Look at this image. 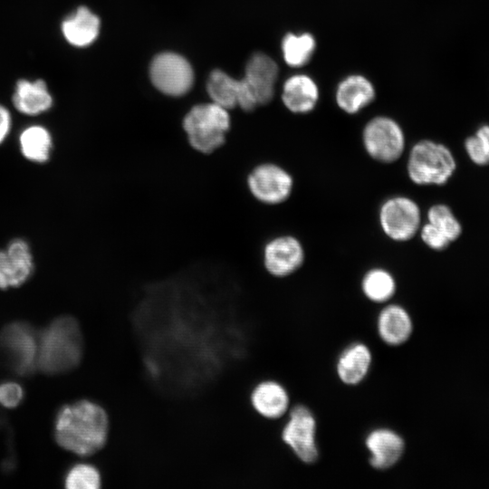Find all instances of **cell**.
<instances>
[{"label":"cell","instance_id":"cell-19","mask_svg":"<svg viewBox=\"0 0 489 489\" xmlns=\"http://www.w3.org/2000/svg\"><path fill=\"white\" fill-rule=\"evenodd\" d=\"M12 101L16 110L27 116H36L48 111L53 104L47 84L42 79L17 81Z\"/></svg>","mask_w":489,"mask_h":489},{"label":"cell","instance_id":"cell-32","mask_svg":"<svg viewBox=\"0 0 489 489\" xmlns=\"http://www.w3.org/2000/svg\"><path fill=\"white\" fill-rule=\"evenodd\" d=\"M475 135L478 139L482 149L489 159V125L484 124L480 126Z\"/></svg>","mask_w":489,"mask_h":489},{"label":"cell","instance_id":"cell-24","mask_svg":"<svg viewBox=\"0 0 489 489\" xmlns=\"http://www.w3.org/2000/svg\"><path fill=\"white\" fill-rule=\"evenodd\" d=\"M283 57L287 65L298 68L305 65L312 59L316 41L310 33H288L282 40Z\"/></svg>","mask_w":489,"mask_h":489},{"label":"cell","instance_id":"cell-2","mask_svg":"<svg viewBox=\"0 0 489 489\" xmlns=\"http://www.w3.org/2000/svg\"><path fill=\"white\" fill-rule=\"evenodd\" d=\"M82 353L81 328L71 316L57 318L38 335L36 365L44 373L72 370L80 364Z\"/></svg>","mask_w":489,"mask_h":489},{"label":"cell","instance_id":"cell-11","mask_svg":"<svg viewBox=\"0 0 489 489\" xmlns=\"http://www.w3.org/2000/svg\"><path fill=\"white\" fill-rule=\"evenodd\" d=\"M305 262V249L292 235H280L268 240L263 249V264L273 277L284 278L296 273Z\"/></svg>","mask_w":489,"mask_h":489},{"label":"cell","instance_id":"cell-7","mask_svg":"<svg viewBox=\"0 0 489 489\" xmlns=\"http://www.w3.org/2000/svg\"><path fill=\"white\" fill-rule=\"evenodd\" d=\"M246 185L252 197L258 202L266 206H277L291 197L294 179L281 165L264 162L251 169L246 177Z\"/></svg>","mask_w":489,"mask_h":489},{"label":"cell","instance_id":"cell-13","mask_svg":"<svg viewBox=\"0 0 489 489\" xmlns=\"http://www.w3.org/2000/svg\"><path fill=\"white\" fill-rule=\"evenodd\" d=\"M278 71L275 61L265 53H254L248 60L243 79L258 106L264 105L273 99Z\"/></svg>","mask_w":489,"mask_h":489},{"label":"cell","instance_id":"cell-3","mask_svg":"<svg viewBox=\"0 0 489 489\" xmlns=\"http://www.w3.org/2000/svg\"><path fill=\"white\" fill-rule=\"evenodd\" d=\"M182 126L190 147L208 155L225 144L231 118L228 110L214 102L197 104L185 115Z\"/></svg>","mask_w":489,"mask_h":489},{"label":"cell","instance_id":"cell-31","mask_svg":"<svg viewBox=\"0 0 489 489\" xmlns=\"http://www.w3.org/2000/svg\"><path fill=\"white\" fill-rule=\"evenodd\" d=\"M12 126V118L9 110L0 104V145L7 138Z\"/></svg>","mask_w":489,"mask_h":489},{"label":"cell","instance_id":"cell-27","mask_svg":"<svg viewBox=\"0 0 489 489\" xmlns=\"http://www.w3.org/2000/svg\"><path fill=\"white\" fill-rule=\"evenodd\" d=\"M64 482L68 489H100L102 477L97 467L82 463L73 465L68 471Z\"/></svg>","mask_w":489,"mask_h":489},{"label":"cell","instance_id":"cell-22","mask_svg":"<svg viewBox=\"0 0 489 489\" xmlns=\"http://www.w3.org/2000/svg\"><path fill=\"white\" fill-rule=\"evenodd\" d=\"M22 156L32 163L44 164L50 160L53 148L51 132L42 125L24 128L18 138Z\"/></svg>","mask_w":489,"mask_h":489},{"label":"cell","instance_id":"cell-14","mask_svg":"<svg viewBox=\"0 0 489 489\" xmlns=\"http://www.w3.org/2000/svg\"><path fill=\"white\" fill-rule=\"evenodd\" d=\"M365 446L370 453L369 464L377 470L393 467L401 459L406 448L403 437L388 428H377L369 432Z\"/></svg>","mask_w":489,"mask_h":489},{"label":"cell","instance_id":"cell-4","mask_svg":"<svg viewBox=\"0 0 489 489\" xmlns=\"http://www.w3.org/2000/svg\"><path fill=\"white\" fill-rule=\"evenodd\" d=\"M407 175L417 186H443L456 169L455 158L448 147L432 140L417 141L407 158Z\"/></svg>","mask_w":489,"mask_h":489},{"label":"cell","instance_id":"cell-15","mask_svg":"<svg viewBox=\"0 0 489 489\" xmlns=\"http://www.w3.org/2000/svg\"><path fill=\"white\" fill-rule=\"evenodd\" d=\"M319 97L317 83L307 74H293L283 83L282 101L290 112L295 114L312 112L317 106Z\"/></svg>","mask_w":489,"mask_h":489},{"label":"cell","instance_id":"cell-12","mask_svg":"<svg viewBox=\"0 0 489 489\" xmlns=\"http://www.w3.org/2000/svg\"><path fill=\"white\" fill-rule=\"evenodd\" d=\"M34 270V256L27 241L14 238L0 250V289L24 284Z\"/></svg>","mask_w":489,"mask_h":489},{"label":"cell","instance_id":"cell-1","mask_svg":"<svg viewBox=\"0 0 489 489\" xmlns=\"http://www.w3.org/2000/svg\"><path fill=\"white\" fill-rule=\"evenodd\" d=\"M110 433L107 410L88 399L64 405L57 413L54 437L63 449L88 457L101 451Z\"/></svg>","mask_w":489,"mask_h":489},{"label":"cell","instance_id":"cell-25","mask_svg":"<svg viewBox=\"0 0 489 489\" xmlns=\"http://www.w3.org/2000/svg\"><path fill=\"white\" fill-rule=\"evenodd\" d=\"M240 89V80L234 79L220 70L211 72L206 84L212 102L226 110L238 105Z\"/></svg>","mask_w":489,"mask_h":489},{"label":"cell","instance_id":"cell-29","mask_svg":"<svg viewBox=\"0 0 489 489\" xmlns=\"http://www.w3.org/2000/svg\"><path fill=\"white\" fill-rule=\"evenodd\" d=\"M22 387L15 382H5L0 385V403L6 408L16 407L23 399Z\"/></svg>","mask_w":489,"mask_h":489},{"label":"cell","instance_id":"cell-16","mask_svg":"<svg viewBox=\"0 0 489 489\" xmlns=\"http://www.w3.org/2000/svg\"><path fill=\"white\" fill-rule=\"evenodd\" d=\"M377 331L387 345L400 346L411 337L413 321L407 309L397 303H389L378 315Z\"/></svg>","mask_w":489,"mask_h":489},{"label":"cell","instance_id":"cell-6","mask_svg":"<svg viewBox=\"0 0 489 489\" xmlns=\"http://www.w3.org/2000/svg\"><path fill=\"white\" fill-rule=\"evenodd\" d=\"M379 224L383 234L397 243L414 238L421 226V210L418 204L405 195L386 198L379 208Z\"/></svg>","mask_w":489,"mask_h":489},{"label":"cell","instance_id":"cell-30","mask_svg":"<svg viewBox=\"0 0 489 489\" xmlns=\"http://www.w3.org/2000/svg\"><path fill=\"white\" fill-rule=\"evenodd\" d=\"M465 149L473 163L478 166H486L489 164V159L475 135H472L465 139Z\"/></svg>","mask_w":489,"mask_h":489},{"label":"cell","instance_id":"cell-28","mask_svg":"<svg viewBox=\"0 0 489 489\" xmlns=\"http://www.w3.org/2000/svg\"><path fill=\"white\" fill-rule=\"evenodd\" d=\"M418 234L422 242L434 251H443L452 243L442 231L429 222L421 225Z\"/></svg>","mask_w":489,"mask_h":489},{"label":"cell","instance_id":"cell-20","mask_svg":"<svg viewBox=\"0 0 489 489\" xmlns=\"http://www.w3.org/2000/svg\"><path fill=\"white\" fill-rule=\"evenodd\" d=\"M371 362L372 354L369 348L362 342H355L340 353L336 364V372L342 383L355 386L365 379Z\"/></svg>","mask_w":489,"mask_h":489},{"label":"cell","instance_id":"cell-26","mask_svg":"<svg viewBox=\"0 0 489 489\" xmlns=\"http://www.w3.org/2000/svg\"><path fill=\"white\" fill-rule=\"evenodd\" d=\"M427 222L442 231L451 242L455 241L462 234V225L452 209L445 204L431 206L427 213Z\"/></svg>","mask_w":489,"mask_h":489},{"label":"cell","instance_id":"cell-5","mask_svg":"<svg viewBox=\"0 0 489 489\" xmlns=\"http://www.w3.org/2000/svg\"><path fill=\"white\" fill-rule=\"evenodd\" d=\"M362 146L367 155L382 164H391L404 155L406 135L400 124L391 117L371 118L361 133Z\"/></svg>","mask_w":489,"mask_h":489},{"label":"cell","instance_id":"cell-8","mask_svg":"<svg viewBox=\"0 0 489 489\" xmlns=\"http://www.w3.org/2000/svg\"><path fill=\"white\" fill-rule=\"evenodd\" d=\"M316 420L303 405L294 406L282 430V440L302 463L311 465L319 458L316 444Z\"/></svg>","mask_w":489,"mask_h":489},{"label":"cell","instance_id":"cell-23","mask_svg":"<svg viewBox=\"0 0 489 489\" xmlns=\"http://www.w3.org/2000/svg\"><path fill=\"white\" fill-rule=\"evenodd\" d=\"M360 288L369 301L375 303H386L395 295L397 282L388 269L373 267L363 274Z\"/></svg>","mask_w":489,"mask_h":489},{"label":"cell","instance_id":"cell-18","mask_svg":"<svg viewBox=\"0 0 489 489\" xmlns=\"http://www.w3.org/2000/svg\"><path fill=\"white\" fill-rule=\"evenodd\" d=\"M250 403L254 410L266 419H278L289 409L290 398L285 388L274 380L259 382L252 389Z\"/></svg>","mask_w":489,"mask_h":489},{"label":"cell","instance_id":"cell-17","mask_svg":"<svg viewBox=\"0 0 489 489\" xmlns=\"http://www.w3.org/2000/svg\"><path fill=\"white\" fill-rule=\"evenodd\" d=\"M376 97L372 82L364 75L351 74L342 79L336 89L337 106L347 114H356Z\"/></svg>","mask_w":489,"mask_h":489},{"label":"cell","instance_id":"cell-10","mask_svg":"<svg viewBox=\"0 0 489 489\" xmlns=\"http://www.w3.org/2000/svg\"><path fill=\"white\" fill-rule=\"evenodd\" d=\"M150 79L161 92L180 96L191 88L194 73L191 65L184 57L173 53H164L153 59Z\"/></svg>","mask_w":489,"mask_h":489},{"label":"cell","instance_id":"cell-21","mask_svg":"<svg viewBox=\"0 0 489 489\" xmlns=\"http://www.w3.org/2000/svg\"><path fill=\"white\" fill-rule=\"evenodd\" d=\"M100 25V19L95 14L86 6H80L62 21L61 31L71 45L86 47L96 40Z\"/></svg>","mask_w":489,"mask_h":489},{"label":"cell","instance_id":"cell-9","mask_svg":"<svg viewBox=\"0 0 489 489\" xmlns=\"http://www.w3.org/2000/svg\"><path fill=\"white\" fill-rule=\"evenodd\" d=\"M0 342L16 373L28 375L37 367L38 337L28 324H8L1 332Z\"/></svg>","mask_w":489,"mask_h":489}]
</instances>
